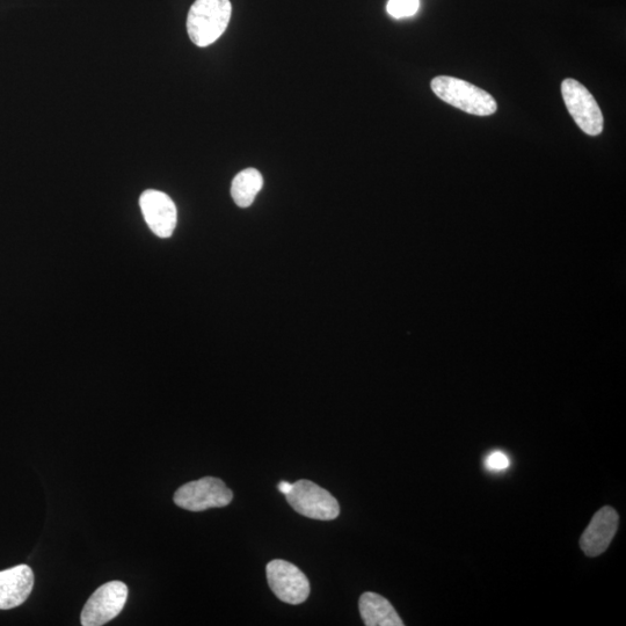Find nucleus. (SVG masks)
I'll return each instance as SVG.
<instances>
[{"label": "nucleus", "mask_w": 626, "mask_h": 626, "mask_svg": "<svg viewBox=\"0 0 626 626\" xmlns=\"http://www.w3.org/2000/svg\"><path fill=\"white\" fill-rule=\"evenodd\" d=\"M232 13L230 0H196L188 12L187 32L194 45H213L227 31Z\"/></svg>", "instance_id": "obj_1"}, {"label": "nucleus", "mask_w": 626, "mask_h": 626, "mask_svg": "<svg viewBox=\"0 0 626 626\" xmlns=\"http://www.w3.org/2000/svg\"><path fill=\"white\" fill-rule=\"evenodd\" d=\"M431 87L436 97L465 113L490 116L497 112L496 99L489 92L465 80L440 76L432 80Z\"/></svg>", "instance_id": "obj_2"}, {"label": "nucleus", "mask_w": 626, "mask_h": 626, "mask_svg": "<svg viewBox=\"0 0 626 626\" xmlns=\"http://www.w3.org/2000/svg\"><path fill=\"white\" fill-rule=\"evenodd\" d=\"M234 493L223 480L205 477L189 482L174 494L176 505L191 512H203L210 508H222L231 504Z\"/></svg>", "instance_id": "obj_3"}, {"label": "nucleus", "mask_w": 626, "mask_h": 626, "mask_svg": "<svg viewBox=\"0 0 626 626\" xmlns=\"http://www.w3.org/2000/svg\"><path fill=\"white\" fill-rule=\"evenodd\" d=\"M286 498L289 505L305 518L330 521L337 519L340 514L337 499L310 480H298Z\"/></svg>", "instance_id": "obj_4"}, {"label": "nucleus", "mask_w": 626, "mask_h": 626, "mask_svg": "<svg viewBox=\"0 0 626 626\" xmlns=\"http://www.w3.org/2000/svg\"><path fill=\"white\" fill-rule=\"evenodd\" d=\"M562 94L567 111L578 127L589 136H599L604 128V119L593 94L572 78L564 80Z\"/></svg>", "instance_id": "obj_5"}, {"label": "nucleus", "mask_w": 626, "mask_h": 626, "mask_svg": "<svg viewBox=\"0 0 626 626\" xmlns=\"http://www.w3.org/2000/svg\"><path fill=\"white\" fill-rule=\"evenodd\" d=\"M267 580L276 598L288 604H301L309 598L310 582L300 569L286 560H272L266 567Z\"/></svg>", "instance_id": "obj_6"}, {"label": "nucleus", "mask_w": 626, "mask_h": 626, "mask_svg": "<svg viewBox=\"0 0 626 626\" xmlns=\"http://www.w3.org/2000/svg\"><path fill=\"white\" fill-rule=\"evenodd\" d=\"M128 599V587L121 581H111L101 586L86 602L82 613V625L100 626L114 620Z\"/></svg>", "instance_id": "obj_7"}, {"label": "nucleus", "mask_w": 626, "mask_h": 626, "mask_svg": "<svg viewBox=\"0 0 626 626\" xmlns=\"http://www.w3.org/2000/svg\"><path fill=\"white\" fill-rule=\"evenodd\" d=\"M145 222L159 238H170L177 227L178 211L169 195L148 189L140 198Z\"/></svg>", "instance_id": "obj_8"}, {"label": "nucleus", "mask_w": 626, "mask_h": 626, "mask_svg": "<svg viewBox=\"0 0 626 626\" xmlns=\"http://www.w3.org/2000/svg\"><path fill=\"white\" fill-rule=\"evenodd\" d=\"M620 516L614 508L603 507L593 516L580 538V548L588 557H598L609 548L617 533Z\"/></svg>", "instance_id": "obj_9"}, {"label": "nucleus", "mask_w": 626, "mask_h": 626, "mask_svg": "<svg viewBox=\"0 0 626 626\" xmlns=\"http://www.w3.org/2000/svg\"><path fill=\"white\" fill-rule=\"evenodd\" d=\"M34 573L27 565H18L0 572V610L21 606L31 595Z\"/></svg>", "instance_id": "obj_10"}, {"label": "nucleus", "mask_w": 626, "mask_h": 626, "mask_svg": "<svg viewBox=\"0 0 626 626\" xmlns=\"http://www.w3.org/2000/svg\"><path fill=\"white\" fill-rule=\"evenodd\" d=\"M359 608L362 620L367 626L404 625L402 618L399 617L392 604L376 593L363 594L360 598Z\"/></svg>", "instance_id": "obj_11"}, {"label": "nucleus", "mask_w": 626, "mask_h": 626, "mask_svg": "<svg viewBox=\"0 0 626 626\" xmlns=\"http://www.w3.org/2000/svg\"><path fill=\"white\" fill-rule=\"evenodd\" d=\"M262 186H264V178H262L258 170L246 169L239 172L234 181H232V199L240 208L250 207L261 191Z\"/></svg>", "instance_id": "obj_12"}, {"label": "nucleus", "mask_w": 626, "mask_h": 626, "mask_svg": "<svg viewBox=\"0 0 626 626\" xmlns=\"http://www.w3.org/2000/svg\"><path fill=\"white\" fill-rule=\"evenodd\" d=\"M419 7L420 0H389L387 10L392 18L404 19L413 17Z\"/></svg>", "instance_id": "obj_13"}, {"label": "nucleus", "mask_w": 626, "mask_h": 626, "mask_svg": "<svg viewBox=\"0 0 626 626\" xmlns=\"http://www.w3.org/2000/svg\"><path fill=\"white\" fill-rule=\"evenodd\" d=\"M484 464L490 472H504L511 467V460L502 451H493L485 458Z\"/></svg>", "instance_id": "obj_14"}, {"label": "nucleus", "mask_w": 626, "mask_h": 626, "mask_svg": "<svg viewBox=\"0 0 626 626\" xmlns=\"http://www.w3.org/2000/svg\"><path fill=\"white\" fill-rule=\"evenodd\" d=\"M293 486H294V484H291V483H288V482H281V483L279 484V491H280L282 494H285V496H287V494H288L291 490H293Z\"/></svg>", "instance_id": "obj_15"}]
</instances>
